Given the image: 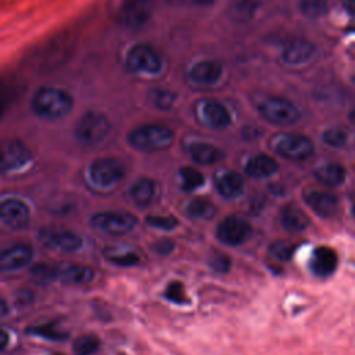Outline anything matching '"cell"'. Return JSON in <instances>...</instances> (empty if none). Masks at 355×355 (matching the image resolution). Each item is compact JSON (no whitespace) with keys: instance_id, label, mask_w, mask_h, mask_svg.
<instances>
[{"instance_id":"cell-1","label":"cell","mask_w":355,"mask_h":355,"mask_svg":"<svg viewBox=\"0 0 355 355\" xmlns=\"http://www.w3.org/2000/svg\"><path fill=\"white\" fill-rule=\"evenodd\" d=\"M73 105L69 93L57 87H40L32 98V110L42 118L58 119L67 115Z\"/></svg>"},{"instance_id":"cell-25","label":"cell","mask_w":355,"mask_h":355,"mask_svg":"<svg viewBox=\"0 0 355 355\" xmlns=\"http://www.w3.org/2000/svg\"><path fill=\"white\" fill-rule=\"evenodd\" d=\"M154 196H155V183L147 178L139 179L130 189L132 200L140 207L148 205L153 201Z\"/></svg>"},{"instance_id":"cell-21","label":"cell","mask_w":355,"mask_h":355,"mask_svg":"<svg viewBox=\"0 0 355 355\" xmlns=\"http://www.w3.org/2000/svg\"><path fill=\"white\" fill-rule=\"evenodd\" d=\"M279 169V164L269 155L258 154L251 157L245 164V172L255 179H263L275 175Z\"/></svg>"},{"instance_id":"cell-14","label":"cell","mask_w":355,"mask_h":355,"mask_svg":"<svg viewBox=\"0 0 355 355\" xmlns=\"http://www.w3.org/2000/svg\"><path fill=\"white\" fill-rule=\"evenodd\" d=\"M40 240L49 247H58L62 251H76L82 247V237L69 230L46 229L40 234Z\"/></svg>"},{"instance_id":"cell-26","label":"cell","mask_w":355,"mask_h":355,"mask_svg":"<svg viewBox=\"0 0 355 355\" xmlns=\"http://www.w3.org/2000/svg\"><path fill=\"white\" fill-rule=\"evenodd\" d=\"M93 276V270L85 265H68L60 270V277L72 284H86L92 282Z\"/></svg>"},{"instance_id":"cell-33","label":"cell","mask_w":355,"mask_h":355,"mask_svg":"<svg viewBox=\"0 0 355 355\" xmlns=\"http://www.w3.org/2000/svg\"><path fill=\"white\" fill-rule=\"evenodd\" d=\"M29 333L47 338V340H53V341H62L68 337V333L65 331H60L58 329H55L53 324H42V326H35L32 329L28 330Z\"/></svg>"},{"instance_id":"cell-43","label":"cell","mask_w":355,"mask_h":355,"mask_svg":"<svg viewBox=\"0 0 355 355\" xmlns=\"http://www.w3.org/2000/svg\"><path fill=\"white\" fill-rule=\"evenodd\" d=\"M348 118H349L351 123H352V125H355V108H352V110H351V112H349Z\"/></svg>"},{"instance_id":"cell-38","label":"cell","mask_w":355,"mask_h":355,"mask_svg":"<svg viewBox=\"0 0 355 355\" xmlns=\"http://www.w3.org/2000/svg\"><path fill=\"white\" fill-rule=\"evenodd\" d=\"M147 223L151 225L153 227L161 229V230H172L178 226V219H175L173 216H161V215H150L147 218Z\"/></svg>"},{"instance_id":"cell-4","label":"cell","mask_w":355,"mask_h":355,"mask_svg":"<svg viewBox=\"0 0 355 355\" xmlns=\"http://www.w3.org/2000/svg\"><path fill=\"white\" fill-rule=\"evenodd\" d=\"M111 125L105 115L96 111H89L76 123L75 136L82 144L94 146L107 137Z\"/></svg>"},{"instance_id":"cell-24","label":"cell","mask_w":355,"mask_h":355,"mask_svg":"<svg viewBox=\"0 0 355 355\" xmlns=\"http://www.w3.org/2000/svg\"><path fill=\"white\" fill-rule=\"evenodd\" d=\"M347 172L340 164H326L315 171V178L326 186H340L344 183Z\"/></svg>"},{"instance_id":"cell-23","label":"cell","mask_w":355,"mask_h":355,"mask_svg":"<svg viewBox=\"0 0 355 355\" xmlns=\"http://www.w3.org/2000/svg\"><path fill=\"white\" fill-rule=\"evenodd\" d=\"M189 154L196 162L202 165L215 164L223 157L222 151L218 147L208 143H193L189 147Z\"/></svg>"},{"instance_id":"cell-22","label":"cell","mask_w":355,"mask_h":355,"mask_svg":"<svg viewBox=\"0 0 355 355\" xmlns=\"http://www.w3.org/2000/svg\"><path fill=\"white\" fill-rule=\"evenodd\" d=\"M216 189L225 198H236L244 191V180L240 173L227 171L216 179Z\"/></svg>"},{"instance_id":"cell-45","label":"cell","mask_w":355,"mask_h":355,"mask_svg":"<svg viewBox=\"0 0 355 355\" xmlns=\"http://www.w3.org/2000/svg\"><path fill=\"white\" fill-rule=\"evenodd\" d=\"M351 26L355 28V11L351 14Z\"/></svg>"},{"instance_id":"cell-42","label":"cell","mask_w":355,"mask_h":355,"mask_svg":"<svg viewBox=\"0 0 355 355\" xmlns=\"http://www.w3.org/2000/svg\"><path fill=\"white\" fill-rule=\"evenodd\" d=\"M187 1H190V3H193V4H197V6H205V4L212 3L214 0H187Z\"/></svg>"},{"instance_id":"cell-29","label":"cell","mask_w":355,"mask_h":355,"mask_svg":"<svg viewBox=\"0 0 355 355\" xmlns=\"http://www.w3.org/2000/svg\"><path fill=\"white\" fill-rule=\"evenodd\" d=\"M180 179H182V187L186 191H193L200 189L204 184V175L190 166H184L180 169Z\"/></svg>"},{"instance_id":"cell-18","label":"cell","mask_w":355,"mask_h":355,"mask_svg":"<svg viewBox=\"0 0 355 355\" xmlns=\"http://www.w3.org/2000/svg\"><path fill=\"white\" fill-rule=\"evenodd\" d=\"M200 114H201L202 121L214 129H225L232 122L227 108L214 100L202 103Z\"/></svg>"},{"instance_id":"cell-44","label":"cell","mask_w":355,"mask_h":355,"mask_svg":"<svg viewBox=\"0 0 355 355\" xmlns=\"http://www.w3.org/2000/svg\"><path fill=\"white\" fill-rule=\"evenodd\" d=\"M7 304H6V301H3L1 302V315H6V311H7V306H6Z\"/></svg>"},{"instance_id":"cell-40","label":"cell","mask_w":355,"mask_h":355,"mask_svg":"<svg viewBox=\"0 0 355 355\" xmlns=\"http://www.w3.org/2000/svg\"><path fill=\"white\" fill-rule=\"evenodd\" d=\"M110 261L116 265L130 266V265H136L139 262V257L133 252H125V254H119V255H110Z\"/></svg>"},{"instance_id":"cell-36","label":"cell","mask_w":355,"mask_h":355,"mask_svg":"<svg viewBox=\"0 0 355 355\" xmlns=\"http://www.w3.org/2000/svg\"><path fill=\"white\" fill-rule=\"evenodd\" d=\"M347 133L338 128H330L323 133V141L334 148L343 147L347 143Z\"/></svg>"},{"instance_id":"cell-8","label":"cell","mask_w":355,"mask_h":355,"mask_svg":"<svg viewBox=\"0 0 355 355\" xmlns=\"http://www.w3.org/2000/svg\"><path fill=\"white\" fill-rule=\"evenodd\" d=\"M151 0H121L116 7V19L121 25L136 29L151 15Z\"/></svg>"},{"instance_id":"cell-34","label":"cell","mask_w":355,"mask_h":355,"mask_svg":"<svg viewBox=\"0 0 355 355\" xmlns=\"http://www.w3.org/2000/svg\"><path fill=\"white\" fill-rule=\"evenodd\" d=\"M165 298L173 304H187L189 298L186 297L184 287L180 282H172L165 290Z\"/></svg>"},{"instance_id":"cell-15","label":"cell","mask_w":355,"mask_h":355,"mask_svg":"<svg viewBox=\"0 0 355 355\" xmlns=\"http://www.w3.org/2000/svg\"><path fill=\"white\" fill-rule=\"evenodd\" d=\"M315 54V46L305 39H291L282 50L283 60L290 65H301L308 62Z\"/></svg>"},{"instance_id":"cell-16","label":"cell","mask_w":355,"mask_h":355,"mask_svg":"<svg viewBox=\"0 0 355 355\" xmlns=\"http://www.w3.org/2000/svg\"><path fill=\"white\" fill-rule=\"evenodd\" d=\"M33 257V250L28 244H15L3 250L0 255V268L1 270H15L26 263Z\"/></svg>"},{"instance_id":"cell-12","label":"cell","mask_w":355,"mask_h":355,"mask_svg":"<svg viewBox=\"0 0 355 355\" xmlns=\"http://www.w3.org/2000/svg\"><path fill=\"white\" fill-rule=\"evenodd\" d=\"M338 265L337 252L326 245L316 247L309 259V269L318 277H327L334 273Z\"/></svg>"},{"instance_id":"cell-32","label":"cell","mask_w":355,"mask_h":355,"mask_svg":"<svg viewBox=\"0 0 355 355\" xmlns=\"http://www.w3.org/2000/svg\"><path fill=\"white\" fill-rule=\"evenodd\" d=\"M175 94L171 92V90H166V89H161V87H157V89H153L148 94V98L151 101V104L155 107V108H159V110H168L172 107V104L175 103Z\"/></svg>"},{"instance_id":"cell-13","label":"cell","mask_w":355,"mask_h":355,"mask_svg":"<svg viewBox=\"0 0 355 355\" xmlns=\"http://www.w3.org/2000/svg\"><path fill=\"white\" fill-rule=\"evenodd\" d=\"M0 216L4 225L21 229L29 222V208L21 200L7 198L0 205Z\"/></svg>"},{"instance_id":"cell-7","label":"cell","mask_w":355,"mask_h":355,"mask_svg":"<svg viewBox=\"0 0 355 355\" xmlns=\"http://www.w3.org/2000/svg\"><path fill=\"white\" fill-rule=\"evenodd\" d=\"M125 62L128 69L136 73L153 75L157 73L161 68V58L157 51L151 46L143 43L133 46L128 51Z\"/></svg>"},{"instance_id":"cell-2","label":"cell","mask_w":355,"mask_h":355,"mask_svg":"<svg viewBox=\"0 0 355 355\" xmlns=\"http://www.w3.org/2000/svg\"><path fill=\"white\" fill-rule=\"evenodd\" d=\"M173 132L164 125H143L133 129L128 140L130 146L141 151H162L172 146Z\"/></svg>"},{"instance_id":"cell-28","label":"cell","mask_w":355,"mask_h":355,"mask_svg":"<svg viewBox=\"0 0 355 355\" xmlns=\"http://www.w3.org/2000/svg\"><path fill=\"white\" fill-rule=\"evenodd\" d=\"M186 212L196 219H211L215 215L216 208L211 201L197 197L187 202Z\"/></svg>"},{"instance_id":"cell-48","label":"cell","mask_w":355,"mask_h":355,"mask_svg":"<svg viewBox=\"0 0 355 355\" xmlns=\"http://www.w3.org/2000/svg\"><path fill=\"white\" fill-rule=\"evenodd\" d=\"M352 82H354V83H355V73H354V75H352Z\"/></svg>"},{"instance_id":"cell-3","label":"cell","mask_w":355,"mask_h":355,"mask_svg":"<svg viewBox=\"0 0 355 355\" xmlns=\"http://www.w3.org/2000/svg\"><path fill=\"white\" fill-rule=\"evenodd\" d=\"M272 148L280 157L290 161H305L313 154V143L298 133H280L272 139Z\"/></svg>"},{"instance_id":"cell-41","label":"cell","mask_w":355,"mask_h":355,"mask_svg":"<svg viewBox=\"0 0 355 355\" xmlns=\"http://www.w3.org/2000/svg\"><path fill=\"white\" fill-rule=\"evenodd\" d=\"M173 247H175V244H173V241L172 240H169V239H162V240H159L158 243H155V245H154V251H157L158 254H162V255H165V254H169L172 250H173Z\"/></svg>"},{"instance_id":"cell-20","label":"cell","mask_w":355,"mask_h":355,"mask_svg":"<svg viewBox=\"0 0 355 355\" xmlns=\"http://www.w3.org/2000/svg\"><path fill=\"white\" fill-rule=\"evenodd\" d=\"M280 223L287 232L300 233L309 226V218L300 207L287 204L280 212Z\"/></svg>"},{"instance_id":"cell-5","label":"cell","mask_w":355,"mask_h":355,"mask_svg":"<svg viewBox=\"0 0 355 355\" xmlns=\"http://www.w3.org/2000/svg\"><path fill=\"white\" fill-rule=\"evenodd\" d=\"M259 112L263 119L280 126L293 125L300 119L298 108L282 97H268L263 100L259 105Z\"/></svg>"},{"instance_id":"cell-9","label":"cell","mask_w":355,"mask_h":355,"mask_svg":"<svg viewBox=\"0 0 355 355\" xmlns=\"http://www.w3.org/2000/svg\"><path fill=\"white\" fill-rule=\"evenodd\" d=\"M252 234L251 225L236 215H230L219 222L216 227V237L227 245H240L245 243Z\"/></svg>"},{"instance_id":"cell-19","label":"cell","mask_w":355,"mask_h":355,"mask_svg":"<svg viewBox=\"0 0 355 355\" xmlns=\"http://www.w3.org/2000/svg\"><path fill=\"white\" fill-rule=\"evenodd\" d=\"M222 75V67L211 60H204L193 65L190 69V79L200 86H209L219 80Z\"/></svg>"},{"instance_id":"cell-35","label":"cell","mask_w":355,"mask_h":355,"mask_svg":"<svg viewBox=\"0 0 355 355\" xmlns=\"http://www.w3.org/2000/svg\"><path fill=\"white\" fill-rule=\"evenodd\" d=\"M327 10L326 0H301V11L308 17H319Z\"/></svg>"},{"instance_id":"cell-6","label":"cell","mask_w":355,"mask_h":355,"mask_svg":"<svg viewBox=\"0 0 355 355\" xmlns=\"http://www.w3.org/2000/svg\"><path fill=\"white\" fill-rule=\"evenodd\" d=\"M93 227L112 234V236H122L129 233L137 225V219L135 215L129 212H118V211H104L94 214L90 219Z\"/></svg>"},{"instance_id":"cell-27","label":"cell","mask_w":355,"mask_h":355,"mask_svg":"<svg viewBox=\"0 0 355 355\" xmlns=\"http://www.w3.org/2000/svg\"><path fill=\"white\" fill-rule=\"evenodd\" d=\"M259 7V0H236L229 8L230 18L237 22H247Z\"/></svg>"},{"instance_id":"cell-31","label":"cell","mask_w":355,"mask_h":355,"mask_svg":"<svg viewBox=\"0 0 355 355\" xmlns=\"http://www.w3.org/2000/svg\"><path fill=\"white\" fill-rule=\"evenodd\" d=\"M294 252H295V245L286 240H277V241L272 243L269 247L270 257L279 262L290 261L293 258Z\"/></svg>"},{"instance_id":"cell-11","label":"cell","mask_w":355,"mask_h":355,"mask_svg":"<svg viewBox=\"0 0 355 355\" xmlns=\"http://www.w3.org/2000/svg\"><path fill=\"white\" fill-rule=\"evenodd\" d=\"M31 159L28 147L19 140H6L1 144V171H14Z\"/></svg>"},{"instance_id":"cell-39","label":"cell","mask_w":355,"mask_h":355,"mask_svg":"<svg viewBox=\"0 0 355 355\" xmlns=\"http://www.w3.org/2000/svg\"><path fill=\"white\" fill-rule=\"evenodd\" d=\"M230 259L229 257L223 254H218L209 259V266L216 272V273H226L230 269Z\"/></svg>"},{"instance_id":"cell-37","label":"cell","mask_w":355,"mask_h":355,"mask_svg":"<svg viewBox=\"0 0 355 355\" xmlns=\"http://www.w3.org/2000/svg\"><path fill=\"white\" fill-rule=\"evenodd\" d=\"M32 276L40 282H49L51 279H54L57 275H60V270L51 265H46V263H37L35 265L32 269Z\"/></svg>"},{"instance_id":"cell-10","label":"cell","mask_w":355,"mask_h":355,"mask_svg":"<svg viewBox=\"0 0 355 355\" xmlns=\"http://www.w3.org/2000/svg\"><path fill=\"white\" fill-rule=\"evenodd\" d=\"M89 176L97 186L110 187L116 184L125 176V166L119 159L101 158L90 165Z\"/></svg>"},{"instance_id":"cell-30","label":"cell","mask_w":355,"mask_h":355,"mask_svg":"<svg viewBox=\"0 0 355 355\" xmlns=\"http://www.w3.org/2000/svg\"><path fill=\"white\" fill-rule=\"evenodd\" d=\"M98 347H100V341L96 336L85 334V336L78 337L73 341L72 349H73L75 355H93L97 352Z\"/></svg>"},{"instance_id":"cell-17","label":"cell","mask_w":355,"mask_h":355,"mask_svg":"<svg viewBox=\"0 0 355 355\" xmlns=\"http://www.w3.org/2000/svg\"><path fill=\"white\" fill-rule=\"evenodd\" d=\"M306 205L322 218H331L338 211L336 196L326 191H309L304 196Z\"/></svg>"},{"instance_id":"cell-47","label":"cell","mask_w":355,"mask_h":355,"mask_svg":"<svg viewBox=\"0 0 355 355\" xmlns=\"http://www.w3.org/2000/svg\"><path fill=\"white\" fill-rule=\"evenodd\" d=\"M351 212H352V215H354V218H355V205L352 207V209H351Z\"/></svg>"},{"instance_id":"cell-46","label":"cell","mask_w":355,"mask_h":355,"mask_svg":"<svg viewBox=\"0 0 355 355\" xmlns=\"http://www.w3.org/2000/svg\"><path fill=\"white\" fill-rule=\"evenodd\" d=\"M343 1L351 7H355V0H343Z\"/></svg>"}]
</instances>
